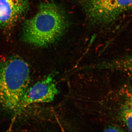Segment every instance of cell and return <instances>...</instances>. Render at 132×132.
Returning <instances> with one entry per match:
<instances>
[{
  "label": "cell",
  "instance_id": "cell-5",
  "mask_svg": "<svg viewBox=\"0 0 132 132\" xmlns=\"http://www.w3.org/2000/svg\"><path fill=\"white\" fill-rule=\"evenodd\" d=\"M29 0H0V27H11L29 9Z\"/></svg>",
  "mask_w": 132,
  "mask_h": 132
},
{
  "label": "cell",
  "instance_id": "cell-9",
  "mask_svg": "<svg viewBox=\"0 0 132 132\" xmlns=\"http://www.w3.org/2000/svg\"><path fill=\"white\" fill-rule=\"evenodd\" d=\"M128 108L132 109V95L129 99L128 101Z\"/></svg>",
  "mask_w": 132,
  "mask_h": 132
},
{
  "label": "cell",
  "instance_id": "cell-8",
  "mask_svg": "<svg viewBox=\"0 0 132 132\" xmlns=\"http://www.w3.org/2000/svg\"><path fill=\"white\" fill-rule=\"evenodd\" d=\"M104 132H125L120 128L114 126H110L105 129Z\"/></svg>",
  "mask_w": 132,
  "mask_h": 132
},
{
  "label": "cell",
  "instance_id": "cell-10",
  "mask_svg": "<svg viewBox=\"0 0 132 132\" xmlns=\"http://www.w3.org/2000/svg\"><path fill=\"white\" fill-rule=\"evenodd\" d=\"M44 1H48V0H44Z\"/></svg>",
  "mask_w": 132,
  "mask_h": 132
},
{
  "label": "cell",
  "instance_id": "cell-6",
  "mask_svg": "<svg viewBox=\"0 0 132 132\" xmlns=\"http://www.w3.org/2000/svg\"><path fill=\"white\" fill-rule=\"evenodd\" d=\"M107 68H111L132 75V53L122 59L108 63Z\"/></svg>",
  "mask_w": 132,
  "mask_h": 132
},
{
  "label": "cell",
  "instance_id": "cell-2",
  "mask_svg": "<svg viewBox=\"0 0 132 132\" xmlns=\"http://www.w3.org/2000/svg\"><path fill=\"white\" fill-rule=\"evenodd\" d=\"M30 69L27 62L12 57L0 62V106L18 112L22 98L29 87Z\"/></svg>",
  "mask_w": 132,
  "mask_h": 132
},
{
  "label": "cell",
  "instance_id": "cell-1",
  "mask_svg": "<svg viewBox=\"0 0 132 132\" xmlns=\"http://www.w3.org/2000/svg\"><path fill=\"white\" fill-rule=\"evenodd\" d=\"M63 9L54 2L45 1L39 6L37 13L24 22V42L38 47L49 46L59 40L69 27Z\"/></svg>",
  "mask_w": 132,
  "mask_h": 132
},
{
  "label": "cell",
  "instance_id": "cell-4",
  "mask_svg": "<svg viewBox=\"0 0 132 132\" xmlns=\"http://www.w3.org/2000/svg\"><path fill=\"white\" fill-rule=\"evenodd\" d=\"M58 94L53 77L50 75L28 88L22 98L17 113L32 104L52 102Z\"/></svg>",
  "mask_w": 132,
  "mask_h": 132
},
{
  "label": "cell",
  "instance_id": "cell-7",
  "mask_svg": "<svg viewBox=\"0 0 132 132\" xmlns=\"http://www.w3.org/2000/svg\"><path fill=\"white\" fill-rule=\"evenodd\" d=\"M122 118L128 131L132 132V109H125L122 113Z\"/></svg>",
  "mask_w": 132,
  "mask_h": 132
},
{
  "label": "cell",
  "instance_id": "cell-3",
  "mask_svg": "<svg viewBox=\"0 0 132 132\" xmlns=\"http://www.w3.org/2000/svg\"><path fill=\"white\" fill-rule=\"evenodd\" d=\"M82 6L92 23L106 25L132 9V0H86Z\"/></svg>",
  "mask_w": 132,
  "mask_h": 132
}]
</instances>
